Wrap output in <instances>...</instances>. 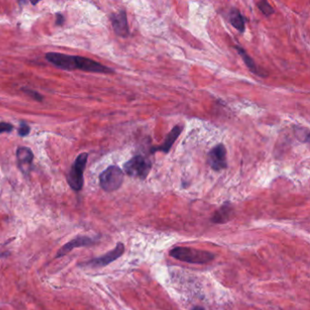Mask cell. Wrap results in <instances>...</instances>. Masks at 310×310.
Listing matches in <instances>:
<instances>
[{
    "instance_id": "6da1fadb",
    "label": "cell",
    "mask_w": 310,
    "mask_h": 310,
    "mask_svg": "<svg viewBox=\"0 0 310 310\" xmlns=\"http://www.w3.org/2000/svg\"><path fill=\"white\" fill-rule=\"evenodd\" d=\"M46 58L54 66L63 70H79L102 74H111L114 71L108 66H104L99 62L88 57L70 56L62 53L49 52L46 54Z\"/></svg>"
},
{
    "instance_id": "7a4b0ae2",
    "label": "cell",
    "mask_w": 310,
    "mask_h": 310,
    "mask_svg": "<svg viewBox=\"0 0 310 310\" xmlns=\"http://www.w3.org/2000/svg\"><path fill=\"white\" fill-rule=\"evenodd\" d=\"M170 256L179 261L190 264H207L215 259V255L206 250L188 247H177L170 250Z\"/></svg>"
},
{
    "instance_id": "3957f363",
    "label": "cell",
    "mask_w": 310,
    "mask_h": 310,
    "mask_svg": "<svg viewBox=\"0 0 310 310\" xmlns=\"http://www.w3.org/2000/svg\"><path fill=\"white\" fill-rule=\"evenodd\" d=\"M124 173L117 166H110L99 177V184L106 192H113L121 187Z\"/></svg>"
},
{
    "instance_id": "277c9868",
    "label": "cell",
    "mask_w": 310,
    "mask_h": 310,
    "mask_svg": "<svg viewBox=\"0 0 310 310\" xmlns=\"http://www.w3.org/2000/svg\"><path fill=\"white\" fill-rule=\"evenodd\" d=\"M89 155L87 153L80 154L74 164L72 165V169L68 175L66 176V179L70 188L75 191H80L83 185H84V171Z\"/></svg>"
},
{
    "instance_id": "5b68a950",
    "label": "cell",
    "mask_w": 310,
    "mask_h": 310,
    "mask_svg": "<svg viewBox=\"0 0 310 310\" xmlns=\"http://www.w3.org/2000/svg\"><path fill=\"white\" fill-rule=\"evenodd\" d=\"M151 166L149 160L143 156L137 155L124 164V170L129 177L144 180L150 172Z\"/></svg>"
},
{
    "instance_id": "8992f818",
    "label": "cell",
    "mask_w": 310,
    "mask_h": 310,
    "mask_svg": "<svg viewBox=\"0 0 310 310\" xmlns=\"http://www.w3.org/2000/svg\"><path fill=\"white\" fill-rule=\"evenodd\" d=\"M207 162L213 170L220 171L222 169H226V150L223 144H219L214 146L208 153Z\"/></svg>"
},
{
    "instance_id": "52a82bcc",
    "label": "cell",
    "mask_w": 310,
    "mask_h": 310,
    "mask_svg": "<svg viewBox=\"0 0 310 310\" xmlns=\"http://www.w3.org/2000/svg\"><path fill=\"white\" fill-rule=\"evenodd\" d=\"M124 252H125V246L121 242H119L115 249L110 250L108 253L97 259H91L86 264L90 267H106L119 259Z\"/></svg>"
},
{
    "instance_id": "ba28073f",
    "label": "cell",
    "mask_w": 310,
    "mask_h": 310,
    "mask_svg": "<svg viewBox=\"0 0 310 310\" xmlns=\"http://www.w3.org/2000/svg\"><path fill=\"white\" fill-rule=\"evenodd\" d=\"M110 20L112 23L115 33L119 37L127 38L129 35V28L127 24V13L125 10H119L110 16Z\"/></svg>"
},
{
    "instance_id": "9c48e42d",
    "label": "cell",
    "mask_w": 310,
    "mask_h": 310,
    "mask_svg": "<svg viewBox=\"0 0 310 310\" xmlns=\"http://www.w3.org/2000/svg\"><path fill=\"white\" fill-rule=\"evenodd\" d=\"M96 242H97L96 239H92L90 237H78L69 242H67L66 245H64L61 249L57 251L56 259H59V258L66 256V254L69 253L74 249L91 246V245H94Z\"/></svg>"
},
{
    "instance_id": "30bf717a",
    "label": "cell",
    "mask_w": 310,
    "mask_h": 310,
    "mask_svg": "<svg viewBox=\"0 0 310 310\" xmlns=\"http://www.w3.org/2000/svg\"><path fill=\"white\" fill-rule=\"evenodd\" d=\"M17 159L19 168L22 171V173L28 174L34 160L32 150L27 146H20L17 150Z\"/></svg>"
},
{
    "instance_id": "8fae6325",
    "label": "cell",
    "mask_w": 310,
    "mask_h": 310,
    "mask_svg": "<svg viewBox=\"0 0 310 310\" xmlns=\"http://www.w3.org/2000/svg\"><path fill=\"white\" fill-rule=\"evenodd\" d=\"M183 127H180V126H176V127L172 128V130L169 132V135L166 137L164 143L162 145H160V146H156V147H152L150 149V152L152 154H154L157 151H162L164 153H169L170 148L172 147V146L174 145L175 142L177 140V138L179 137V135L181 134Z\"/></svg>"
},
{
    "instance_id": "7c38bea8",
    "label": "cell",
    "mask_w": 310,
    "mask_h": 310,
    "mask_svg": "<svg viewBox=\"0 0 310 310\" xmlns=\"http://www.w3.org/2000/svg\"><path fill=\"white\" fill-rule=\"evenodd\" d=\"M234 216V209L230 203H225L217 209L212 216L211 220L216 224H225L231 220Z\"/></svg>"
},
{
    "instance_id": "4fadbf2b",
    "label": "cell",
    "mask_w": 310,
    "mask_h": 310,
    "mask_svg": "<svg viewBox=\"0 0 310 310\" xmlns=\"http://www.w3.org/2000/svg\"><path fill=\"white\" fill-rule=\"evenodd\" d=\"M228 20L229 23L234 28L239 30L241 33L245 31V26H246V19L244 16L240 13V11L237 9H232L228 14Z\"/></svg>"
},
{
    "instance_id": "5bb4252c",
    "label": "cell",
    "mask_w": 310,
    "mask_h": 310,
    "mask_svg": "<svg viewBox=\"0 0 310 310\" xmlns=\"http://www.w3.org/2000/svg\"><path fill=\"white\" fill-rule=\"evenodd\" d=\"M236 49H237L238 53L240 54V56L242 57V59H243L245 64L249 67V70L251 71L253 74L259 75V76H267V74H263L261 71L259 70V68H258V66L256 65V63H255V61L252 59V57H250V56L248 55V53L246 52L244 48H242V47L238 46V47H236Z\"/></svg>"
},
{
    "instance_id": "9a60e30c",
    "label": "cell",
    "mask_w": 310,
    "mask_h": 310,
    "mask_svg": "<svg viewBox=\"0 0 310 310\" xmlns=\"http://www.w3.org/2000/svg\"><path fill=\"white\" fill-rule=\"evenodd\" d=\"M259 9L265 16L269 17L270 15H272L274 13V10L272 9V7L268 4V2L267 1H260L259 4Z\"/></svg>"
},
{
    "instance_id": "2e32d148",
    "label": "cell",
    "mask_w": 310,
    "mask_h": 310,
    "mask_svg": "<svg viewBox=\"0 0 310 310\" xmlns=\"http://www.w3.org/2000/svg\"><path fill=\"white\" fill-rule=\"evenodd\" d=\"M24 92L26 93V94H28V96H30L31 98H33L35 100H38V101H42L43 97L41 95L38 93L37 91H34L32 90H28V89H22Z\"/></svg>"
},
{
    "instance_id": "e0dca14e",
    "label": "cell",
    "mask_w": 310,
    "mask_h": 310,
    "mask_svg": "<svg viewBox=\"0 0 310 310\" xmlns=\"http://www.w3.org/2000/svg\"><path fill=\"white\" fill-rule=\"evenodd\" d=\"M30 132V127L26 123L23 122L20 124V127L19 128V135L20 136H28Z\"/></svg>"
},
{
    "instance_id": "ac0fdd59",
    "label": "cell",
    "mask_w": 310,
    "mask_h": 310,
    "mask_svg": "<svg viewBox=\"0 0 310 310\" xmlns=\"http://www.w3.org/2000/svg\"><path fill=\"white\" fill-rule=\"evenodd\" d=\"M13 126L9 123H0V134L1 133H8L12 131Z\"/></svg>"
},
{
    "instance_id": "d6986e66",
    "label": "cell",
    "mask_w": 310,
    "mask_h": 310,
    "mask_svg": "<svg viewBox=\"0 0 310 310\" xmlns=\"http://www.w3.org/2000/svg\"><path fill=\"white\" fill-rule=\"evenodd\" d=\"M56 25H59V26H61L65 22V18L63 17V15L61 14H56Z\"/></svg>"
},
{
    "instance_id": "ffe728a7",
    "label": "cell",
    "mask_w": 310,
    "mask_h": 310,
    "mask_svg": "<svg viewBox=\"0 0 310 310\" xmlns=\"http://www.w3.org/2000/svg\"><path fill=\"white\" fill-rule=\"evenodd\" d=\"M191 310H206L203 306H200V305H196V306H194L192 309Z\"/></svg>"
}]
</instances>
